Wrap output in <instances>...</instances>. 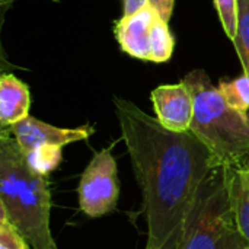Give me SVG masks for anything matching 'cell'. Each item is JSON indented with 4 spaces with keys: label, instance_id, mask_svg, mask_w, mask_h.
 <instances>
[{
    "label": "cell",
    "instance_id": "obj_14",
    "mask_svg": "<svg viewBox=\"0 0 249 249\" xmlns=\"http://www.w3.org/2000/svg\"><path fill=\"white\" fill-rule=\"evenodd\" d=\"M232 42L238 53L244 73L249 74V0H239L238 32Z\"/></svg>",
    "mask_w": 249,
    "mask_h": 249
},
{
    "label": "cell",
    "instance_id": "obj_11",
    "mask_svg": "<svg viewBox=\"0 0 249 249\" xmlns=\"http://www.w3.org/2000/svg\"><path fill=\"white\" fill-rule=\"evenodd\" d=\"M217 89L231 107L249 112V74L242 73L235 79L220 80Z\"/></svg>",
    "mask_w": 249,
    "mask_h": 249
},
{
    "label": "cell",
    "instance_id": "obj_6",
    "mask_svg": "<svg viewBox=\"0 0 249 249\" xmlns=\"http://www.w3.org/2000/svg\"><path fill=\"white\" fill-rule=\"evenodd\" d=\"M9 130L23 152H31L41 146L64 147L71 143L85 142L95 134L93 125L89 124L74 128H64L51 125L31 115L9 127Z\"/></svg>",
    "mask_w": 249,
    "mask_h": 249
},
{
    "label": "cell",
    "instance_id": "obj_5",
    "mask_svg": "<svg viewBox=\"0 0 249 249\" xmlns=\"http://www.w3.org/2000/svg\"><path fill=\"white\" fill-rule=\"evenodd\" d=\"M77 198L79 209L92 219L109 214L117 209L120 179L112 146L105 147L92 156L79 179Z\"/></svg>",
    "mask_w": 249,
    "mask_h": 249
},
{
    "label": "cell",
    "instance_id": "obj_12",
    "mask_svg": "<svg viewBox=\"0 0 249 249\" xmlns=\"http://www.w3.org/2000/svg\"><path fill=\"white\" fill-rule=\"evenodd\" d=\"M175 48V39L168 22L158 16L152 32V63H166L171 60Z\"/></svg>",
    "mask_w": 249,
    "mask_h": 249
},
{
    "label": "cell",
    "instance_id": "obj_22",
    "mask_svg": "<svg viewBox=\"0 0 249 249\" xmlns=\"http://www.w3.org/2000/svg\"><path fill=\"white\" fill-rule=\"evenodd\" d=\"M146 249H147V248H146Z\"/></svg>",
    "mask_w": 249,
    "mask_h": 249
},
{
    "label": "cell",
    "instance_id": "obj_1",
    "mask_svg": "<svg viewBox=\"0 0 249 249\" xmlns=\"http://www.w3.org/2000/svg\"><path fill=\"white\" fill-rule=\"evenodd\" d=\"M121 139L142 190L147 249H175L198 191L217 162L191 131H172L134 102L114 96Z\"/></svg>",
    "mask_w": 249,
    "mask_h": 249
},
{
    "label": "cell",
    "instance_id": "obj_3",
    "mask_svg": "<svg viewBox=\"0 0 249 249\" xmlns=\"http://www.w3.org/2000/svg\"><path fill=\"white\" fill-rule=\"evenodd\" d=\"M194 98L191 131L217 162L238 171L249 168V112L231 107L203 69L182 79Z\"/></svg>",
    "mask_w": 249,
    "mask_h": 249
},
{
    "label": "cell",
    "instance_id": "obj_16",
    "mask_svg": "<svg viewBox=\"0 0 249 249\" xmlns=\"http://www.w3.org/2000/svg\"><path fill=\"white\" fill-rule=\"evenodd\" d=\"M0 249H32L20 232L0 214Z\"/></svg>",
    "mask_w": 249,
    "mask_h": 249
},
{
    "label": "cell",
    "instance_id": "obj_13",
    "mask_svg": "<svg viewBox=\"0 0 249 249\" xmlns=\"http://www.w3.org/2000/svg\"><path fill=\"white\" fill-rule=\"evenodd\" d=\"M61 149L63 147L58 146H41L31 152H25V155L29 166L35 172L48 177L50 172H53L61 163L63 159Z\"/></svg>",
    "mask_w": 249,
    "mask_h": 249
},
{
    "label": "cell",
    "instance_id": "obj_2",
    "mask_svg": "<svg viewBox=\"0 0 249 249\" xmlns=\"http://www.w3.org/2000/svg\"><path fill=\"white\" fill-rule=\"evenodd\" d=\"M0 214L32 249H58L50 225L51 191L47 175L35 172L9 128L0 131Z\"/></svg>",
    "mask_w": 249,
    "mask_h": 249
},
{
    "label": "cell",
    "instance_id": "obj_17",
    "mask_svg": "<svg viewBox=\"0 0 249 249\" xmlns=\"http://www.w3.org/2000/svg\"><path fill=\"white\" fill-rule=\"evenodd\" d=\"M149 4L159 13V16L165 22L171 20L174 6H175V0H149Z\"/></svg>",
    "mask_w": 249,
    "mask_h": 249
},
{
    "label": "cell",
    "instance_id": "obj_7",
    "mask_svg": "<svg viewBox=\"0 0 249 249\" xmlns=\"http://www.w3.org/2000/svg\"><path fill=\"white\" fill-rule=\"evenodd\" d=\"M150 101L159 123L172 131H188L194 117V98L182 80L174 85H162L152 90Z\"/></svg>",
    "mask_w": 249,
    "mask_h": 249
},
{
    "label": "cell",
    "instance_id": "obj_18",
    "mask_svg": "<svg viewBox=\"0 0 249 249\" xmlns=\"http://www.w3.org/2000/svg\"><path fill=\"white\" fill-rule=\"evenodd\" d=\"M149 0H123V16H128L146 6Z\"/></svg>",
    "mask_w": 249,
    "mask_h": 249
},
{
    "label": "cell",
    "instance_id": "obj_9",
    "mask_svg": "<svg viewBox=\"0 0 249 249\" xmlns=\"http://www.w3.org/2000/svg\"><path fill=\"white\" fill-rule=\"evenodd\" d=\"M31 92L26 83L12 73L0 76V125L9 128L29 117Z\"/></svg>",
    "mask_w": 249,
    "mask_h": 249
},
{
    "label": "cell",
    "instance_id": "obj_10",
    "mask_svg": "<svg viewBox=\"0 0 249 249\" xmlns=\"http://www.w3.org/2000/svg\"><path fill=\"white\" fill-rule=\"evenodd\" d=\"M229 194L239 231L249 242V190L239 171L233 168H229Z\"/></svg>",
    "mask_w": 249,
    "mask_h": 249
},
{
    "label": "cell",
    "instance_id": "obj_20",
    "mask_svg": "<svg viewBox=\"0 0 249 249\" xmlns=\"http://www.w3.org/2000/svg\"><path fill=\"white\" fill-rule=\"evenodd\" d=\"M239 174H241V178H242L244 184L248 187V190H249V168L248 169H242V171H239Z\"/></svg>",
    "mask_w": 249,
    "mask_h": 249
},
{
    "label": "cell",
    "instance_id": "obj_8",
    "mask_svg": "<svg viewBox=\"0 0 249 249\" xmlns=\"http://www.w3.org/2000/svg\"><path fill=\"white\" fill-rule=\"evenodd\" d=\"M159 13L147 3L133 15L115 20L114 35L120 48L133 58L152 61V32Z\"/></svg>",
    "mask_w": 249,
    "mask_h": 249
},
{
    "label": "cell",
    "instance_id": "obj_15",
    "mask_svg": "<svg viewBox=\"0 0 249 249\" xmlns=\"http://www.w3.org/2000/svg\"><path fill=\"white\" fill-rule=\"evenodd\" d=\"M214 6L225 34L231 41H233L238 32L239 0H214Z\"/></svg>",
    "mask_w": 249,
    "mask_h": 249
},
{
    "label": "cell",
    "instance_id": "obj_19",
    "mask_svg": "<svg viewBox=\"0 0 249 249\" xmlns=\"http://www.w3.org/2000/svg\"><path fill=\"white\" fill-rule=\"evenodd\" d=\"M16 0H0V6H1V13L4 15L6 13V10L15 3ZM51 1H60V0H51Z\"/></svg>",
    "mask_w": 249,
    "mask_h": 249
},
{
    "label": "cell",
    "instance_id": "obj_21",
    "mask_svg": "<svg viewBox=\"0 0 249 249\" xmlns=\"http://www.w3.org/2000/svg\"><path fill=\"white\" fill-rule=\"evenodd\" d=\"M245 249H249V247H248V248H245Z\"/></svg>",
    "mask_w": 249,
    "mask_h": 249
},
{
    "label": "cell",
    "instance_id": "obj_4",
    "mask_svg": "<svg viewBox=\"0 0 249 249\" xmlns=\"http://www.w3.org/2000/svg\"><path fill=\"white\" fill-rule=\"evenodd\" d=\"M229 194V168L216 166L203 182L175 249H245Z\"/></svg>",
    "mask_w": 249,
    "mask_h": 249
}]
</instances>
